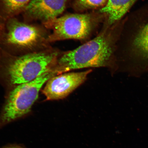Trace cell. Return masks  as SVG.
Returning a JSON list of instances; mask_svg holds the SVG:
<instances>
[{"mask_svg":"<svg viewBox=\"0 0 148 148\" xmlns=\"http://www.w3.org/2000/svg\"><path fill=\"white\" fill-rule=\"evenodd\" d=\"M92 71L89 69L80 72L66 73L51 77L41 90L45 100H58L67 97L85 82Z\"/></svg>","mask_w":148,"mask_h":148,"instance_id":"7","label":"cell"},{"mask_svg":"<svg viewBox=\"0 0 148 148\" xmlns=\"http://www.w3.org/2000/svg\"><path fill=\"white\" fill-rule=\"evenodd\" d=\"M60 51L52 47L46 50L21 56L0 50V84L6 93L16 86L55 70Z\"/></svg>","mask_w":148,"mask_h":148,"instance_id":"2","label":"cell"},{"mask_svg":"<svg viewBox=\"0 0 148 148\" xmlns=\"http://www.w3.org/2000/svg\"><path fill=\"white\" fill-rule=\"evenodd\" d=\"M108 0H72L73 6L77 12L101 9L104 7Z\"/></svg>","mask_w":148,"mask_h":148,"instance_id":"11","label":"cell"},{"mask_svg":"<svg viewBox=\"0 0 148 148\" xmlns=\"http://www.w3.org/2000/svg\"><path fill=\"white\" fill-rule=\"evenodd\" d=\"M50 33L42 23H27L18 16L10 18L0 30V50L15 56L46 50L52 47Z\"/></svg>","mask_w":148,"mask_h":148,"instance_id":"3","label":"cell"},{"mask_svg":"<svg viewBox=\"0 0 148 148\" xmlns=\"http://www.w3.org/2000/svg\"><path fill=\"white\" fill-rule=\"evenodd\" d=\"M123 18L108 25L95 38L73 50L61 52L57 69L60 74L83 68L116 66L117 44L123 29Z\"/></svg>","mask_w":148,"mask_h":148,"instance_id":"1","label":"cell"},{"mask_svg":"<svg viewBox=\"0 0 148 148\" xmlns=\"http://www.w3.org/2000/svg\"><path fill=\"white\" fill-rule=\"evenodd\" d=\"M2 24H0V30H1V28L2 26Z\"/></svg>","mask_w":148,"mask_h":148,"instance_id":"13","label":"cell"},{"mask_svg":"<svg viewBox=\"0 0 148 148\" xmlns=\"http://www.w3.org/2000/svg\"><path fill=\"white\" fill-rule=\"evenodd\" d=\"M125 18L117 49L133 65L148 70V3Z\"/></svg>","mask_w":148,"mask_h":148,"instance_id":"4","label":"cell"},{"mask_svg":"<svg viewBox=\"0 0 148 148\" xmlns=\"http://www.w3.org/2000/svg\"><path fill=\"white\" fill-rule=\"evenodd\" d=\"M1 148H27L25 146L19 144H10L4 146Z\"/></svg>","mask_w":148,"mask_h":148,"instance_id":"12","label":"cell"},{"mask_svg":"<svg viewBox=\"0 0 148 148\" xmlns=\"http://www.w3.org/2000/svg\"><path fill=\"white\" fill-rule=\"evenodd\" d=\"M138 0H108L99 12L107 16V24L112 25L123 19Z\"/></svg>","mask_w":148,"mask_h":148,"instance_id":"9","label":"cell"},{"mask_svg":"<svg viewBox=\"0 0 148 148\" xmlns=\"http://www.w3.org/2000/svg\"><path fill=\"white\" fill-rule=\"evenodd\" d=\"M104 15L99 12L68 14L42 23L50 31L49 42L67 39L83 40L93 33Z\"/></svg>","mask_w":148,"mask_h":148,"instance_id":"6","label":"cell"},{"mask_svg":"<svg viewBox=\"0 0 148 148\" xmlns=\"http://www.w3.org/2000/svg\"><path fill=\"white\" fill-rule=\"evenodd\" d=\"M58 75L55 70L48 71L7 92L0 112V129L28 114L46 83L51 77Z\"/></svg>","mask_w":148,"mask_h":148,"instance_id":"5","label":"cell"},{"mask_svg":"<svg viewBox=\"0 0 148 148\" xmlns=\"http://www.w3.org/2000/svg\"><path fill=\"white\" fill-rule=\"evenodd\" d=\"M68 0H32L18 17L29 23H43L61 16Z\"/></svg>","mask_w":148,"mask_h":148,"instance_id":"8","label":"cell"},{"mask_svg":"<svg viewBox=\"0 0 148 148\" xmlns=\"http://www.w3.org/2000/svg\"><path fill=\"white\" fill-rule=\"evenodd\" d=\"M32 0H0V24L21 14Z\"/></svg>","mask_w":148,"mask_h":148,"instance_id":"10","label":"cell"}]
</instances>
